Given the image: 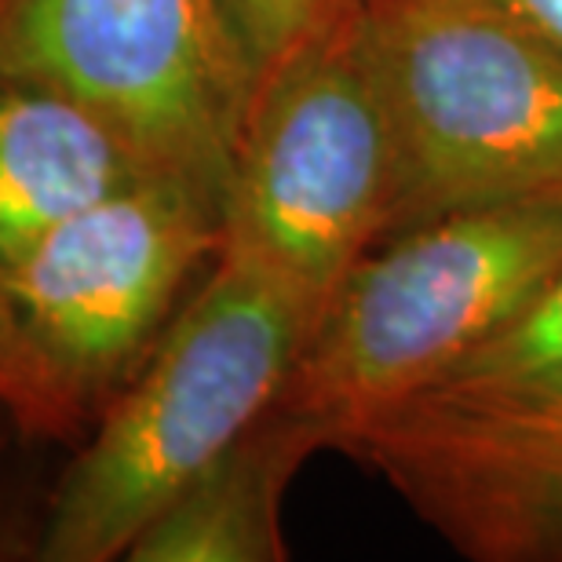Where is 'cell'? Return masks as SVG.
Segmentation results:
<instances>
[{"label":"cell","mask_w":562,"mask_h":562,"mask_svg":"<svg viewBox=\"0 0 562 562\" xmlns=\"http://www.w3.org/2000/svg\"><path fill=\"white\" fill-rule=\"evenodd\" d=\"M314 318L281 278L220 249L55 479L37 559H125L176 493L274 406Z\"/></svg>","instance_id":"obj_1"},{"label":"cell","mask_w":562,"mask_h":562,"mask_svg":"<svg viewBox=\"0 0 562 562\" xmlns=\"http://www.w3.org/2000/svg\"><path fill=\"white\" fill-rule=\"evenodd\" d=\"M562 271V183L446 212L358 260L314 318L274 409L318 449L435 384Z\"/></svg>","instance_id":"obj_2"},{"label":"cell","mask_w":562,"mask_h":562,"mask_svg":"<svg viewBox=\"0 0 562 562\" xmlns=\"http://www.w3.org/2000/svg\"><path fill=\"white\" fill-rule=\"evenodd\" d=\"M398 139L358 0H336L256 81L234 150L223 249L325 307L387 238Z\"/></svg>","instance_id":"obj_3"},{"label":"cell","mask_w":562,"mask_h":562,"mask_svg":"<svg viewBox=\"0 0 562 562\" xmlns=\"http://www.w3.org/2000/svg\"><path fill=\"white\" fill-rule=\"evenodd\" d=\"M358 4L398 139L387 238L562 183V44L552 33L504 0Z\"/></svg>","instance_id":"obj_4"},{"label":"cell","mask_w":562,"mask_h":562,"mask_svg":"<svg viewBox=\"0 0 562 562\" xmlns=\"http://www.w3.org/2000/svg\"><path fill=\"white\" fill-rule=\"evenodd\" d=\"M0 77L77 99L227 216L256 81L223 0H0Z\"/></svg>","instance_id":"obj_5"},{"label":"cell","mask_w":562,"mask_h":562,"mask_svg":"<svg viewBox=\"0 0 562 562\" xmlns=\"http://www.w3.org/2000/svg\"><path fill=\"white\" fill-rule=\"evenodd\" d=\"M223 238L220 209L183 183L146 179L63 223L0 274V296L77 438L143 369Z\"/></svg>","instance_id":"obj_6"},{"label":"cell","mask_w":562,"mask_h":562,"mask_svg":"<svg viewBox=\"0 0 562 562\" xmlns=\"http://www.w3.org/2000/svg\"><path fill=\"white\" fill-rule=\"evenodd\" d=\"M449 544L486 562H562V387L417 391L344 435Z\"/></svg>","instance_id":"obj_7"},{"label":"cell","mask_w":562,"mask_h":562,"mask_svg":"<svg viewBox=\"0 0 562 562\" xmlns=\"http://www.w3.org/2000/svg\"><path fill=\"white\" fill-rule=\"evenodd\" d=\"M161 179L77 99L0 77V274L99 201Z\"/></svg>","instance_id":"obj_8"},{"label":"cell","mask_w":562,"mask_h":562,"mask_svg":"<svg viewBox=\"0 0 562 562\" xmlns=\"http://www.w3.org/2000/svg\"><path fill=\"white\" fill-rule=\"evenodd\" d=\"M318 453L314 438L274 406L176 493L128 548L132 562H281V501Z\"/></svg>","instance_id":"obj_9"},{"label":"cell","mask_w":562,"mask_h":562,"mask_svg":"<svg viewBox=\"0 0 562 562\" xmlns=\"http://www.w3.org/2000/svg\"><path fill=\"white\" fill-rule=\"evenodd\" d=\"M544 387H562V271L530 307L471 347L464 358H457L424 391L512 395V391Z\"/></svg>","instance_id":"obj_10"},{"label":"cell","mask_w":562,"mask_h":562,"mask_svg":"<svg viewBox=\"0 0 562 562\" xmlns=\"http://www.w3.org/2000/svg\"><path fill=\"white\" fill-rule=\"evenodd\" d=\"M0 417H8L22 438H52V442L77 438L70 413L52 391L37 355L22 340L4 296H0Z\"/></svg>","instance_id":"obj_11"},{"label":"cell","mask_w":562,"mask_h":562,"mask_svg":"<svg viewBox=\"0 0 562 562\" xmlns=\"http://www.w3.org/2000/svg\"><path fill=\"white\" fill-rule=\"evenodd\" d=\"M333 4L336 0H223L231 33L249 63L252 81H260L292 44L307 37Z\"/></svg>","instance_id":"obj_12"},{"label":"cell","mask_w":562,"mask_h":562,"mask_svg":"<svg viewBox=\"0 0 562 562\" xmlns=\"http://www.w3.org/2000/svg\"><path fill=\"white\" fill-rule=\"evenodd\" d=\"M44 537V512L30 515L0 486V559H37Z\"/></svg>","instance_id":"obj_13"},{"label":"cell","mask_w":562,"mask_h":562,"mask_svg":"<svg viewBox=\"0 0 562 562\" xmlns=\"http://www.w3.org/2000/svg\"><path fill=\"white\" fill-rule=\"evenodd\" d=\"M504 4L515 8L522 19H530L544 33H552L562 44V0H504Z\"/></svg>","instance_id":"obj_14"}]
</instances>
